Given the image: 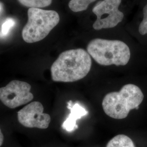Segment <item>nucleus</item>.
Listing matches in <instances>:
<instances>
[{"label":"nucleus","instance_id":"obj_1","mask_svg":"<svg viewBox=\"0 0 147 147\" xmlns=\"http://www.w3.org/2000/svg\"><path fill=\"white\" fill-rule=\"evenodd\" d=\"M91 67L90 56L83 49L67 50L61 53L52 64V80L55 82H75L86 77Z\"/></svg>","mask_w":147,"mask_h":147},{"label":"nucleus","instance_id":"obj_2","mask_svg":"<svg viewBox=\"0 0 147 147\" xmlns=\"http://www.w3.org/2000/svg\"><path fill=\"white\" fill-rule=\"evenodd\" d=\"M144 99V95L136 85H124L119 92L106 95L102 102L105 114L116 119H124L130 111L138 109Z\"/></svg>","mask_w":147,"mask_h":147},{"label":"nucleus","instance_id":"obj_3","mask_svg":"<svg viewBox=\"0 0 147 147\" xmlns=\"http://www.w3.org/2000/svg\"><path fill=\"white\" fill-rule=\"evenodd\" d=\"M87 53L99 64L104 66H124L130 58L129 47L122 41L96 38L87 47Z\"/></svg>","mask_w":147,"mask_h":147},{"label":"nucleus","instance_id":"obj_4","mask_svg":"<svg viewBox=\"0 0 147 147\" xmlns=\"http://www.w3.org/2000/svg\"><path fill=\"white\" fill-rule=\"evenodd\" d=\"M27 14L28 21L22 31V38L27 43L44 39L60 20L59 16L56 11L30 8Z\"/></svg>","mask_w":147,"mask_h":147},{"label":"nucleus","instance_id":"obj_5","mask_svg":"<svg viewBox=\"0 0 147 147\" xmlns=\"http://www.w3.org/2000/svg\"><path fill=\"white\" fill-rule=\"evenodd\" d=\"M121 0H103L93 8L92 11L96 16L93 25L95 30L111 28L117 26L124 18V14L119 10Z\"/></svg>","mask_w":147,"mask_h":147},{"label":"nucleus","instance_id":"obj_6","mask_svg":"<svg viewBox=\"0 0 147 147\" xmlns=\"http://www.w3.org/2000/svg\"><path fill=\"white\" fill-rule=\"evenodd\" d=\"M31 85L19 80H13L0 88V100L10 109H15L33 100Z\"/></svg>","mask_w":147,"mask_h":147},{"label":"nucleus","instance_id":"obj_7","mask_svg":"<svg viewBox=\"0 0 147 147\" xmlns=\"http://www.w3.org/2000/svg\"><path fill=\"white\" fill-rule=\"evenodd\" d=\"M44 107L39 101H33L18 112V119L23 126L45 129L49 126L51 117L43 112Z\"/></svg>","mask_w":147,"mask_h":147},{"label":"nucleus","instance_id":"obj_8","mask_svg":"<svg viewBox=\"0 0 147 147\" xmlns=\"http://www.w3.org/2000/svg\"><path fill=\"white\" fill-rule=\"evenodd\" d=\"M67 108L70 111L68 118L63 122L62 128L68 132H72L78 128L76 121L88 114V111L78 103L73 104L70 100L67 102Z\"/></svg>","mask_w":147,"mask_h":147},{"label":"nucleus","instance_id":"obj_9","mask_svg":"<svg viewBox=\"0 0 147 147\" xmlns=\"http://www.w3.org/2000/svg\"><path fill=\"white\" fill-rule=\"evenodd\" d=\"M106 147H135L131 139L125 135H118L108 142Z\"/></svg>","mask_w":147,"mask_h":147},{"label":"nucleus","instance_id":"obj_10","mask_svg":"<svg viewBox=\"0 0 147 147\" xmlns=\"http://www.w3.org/2000/svg\"><path fill=\"white\" fill-rule=\"evenodd\" d=\"M96 0H70L69 7L74 12H80L86 10L89 5Z\"/></svg>","mask_w":147,"mask_h":147},{"label":"nucleus","instance_id":"obj_11","mask_svg":"<svg viewBox=\"0 0 147 147\" xmlns=\"http://www.w3.org/2000/svg\"><path fill=\"white\" fill-rule=\"evenodd\" d=\"M21 5L27 7L41 8L50 5L53 0H18Z\"/></svg>","mask_w":147,"mask_h":147},{"label":"nucleus","instance_id":"obj_12","mask_svg":"<svg viewBox=\"0 0 147 147\" xmlns=\"http://www.w3.org/2000/svg\"><path fill=\"white\" fill-rule=\"evenodd\" d=\"M16 20L11 18H7L1 26L0 37L4 38L8 36L12 28L16 25Z\"/></svg>","mask_w":147,"mask_h":147},{"label":"nucleus","instance_id":"obj_13","mask_svg":"<svg viewBox=\"0 0 147 147\" xmlns=\"http://www.w3.org/2000/svg\"><path fill=\"white\" fill-rule=\"evenodd\" d=\"M143 19L141 22L138 31L141 34L145 35L147 34V3L143 8Z\"/></svg>","mask_w":147,"mask_h":147},{"label":"nucleus","instance_id":"obj_14","mask_svg":"<svg viewBox=\"0 0 147 147\" xmlns=\"http://www.w3.org/2000/svg\"><path fill=\"white\" fill-rule=\"evenodd\" d=\"M3 140H4V137H3V135L2 132V131L1 130L0 128V147L2 145L3 142Z\"/></svg>","mask_w":147,"mask_h":147},{"label":"nucleus","instance_id":"obj_15","mask_svg":"<svg viewBox=\"0 0 147 147\" xmlns=\"http://www.w3.org/2000/svg\"><path fill=\"white\" fill-rule=\"evenodd\" d=\"M3 5L2 3L0 2V14L3 11Z\"/></svg>","mask_w":147,"mask_h":147}]
</instances>
